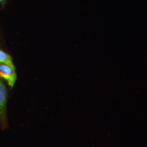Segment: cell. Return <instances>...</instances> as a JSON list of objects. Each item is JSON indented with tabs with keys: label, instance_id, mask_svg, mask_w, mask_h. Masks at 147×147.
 <instances>
[{
	"label": "cell",
	"instance_id": "2",
	"mask_svg": "<svg viewBox=\"0 0 147 147\" xmlns=\"http://www.w3.org/2000/svg\"><path fill=\"white\" fill-rule=\"evenodd\" d=\"M7 90L1 78H0V122L5 125L6 113Z\"/></svg>",
	"mask_w": 147,
	"mask_h": 147
},
{
	"label": "cell",
	"instance_id": "3",
	"mask_svg": "<svg viewBox=\"0 0 147 147\" xmlns=\"http://www.w3.org/2000/svg\"><path fill=\"white\" fill-rule=\"evenodd\" d=\"M0 63L7 64V65L12 66V67H14L11 57L8 53L3 52L1 50H0Z\"/></svg>",
	"mask_w": 147,
	"mask_h": 147
},
{
	"label": "cell",
	"instance_id": "1",
	"mask_svg": "<svg viewBox=\"0 0 147 147\" xmlns=\"http://www.w3.org/2000/svg\"><path fill=\"white\" fill-rule=\"evenodd\" d=\"M0 78L5 79L10 87H14L17 78L15 67L0 63Z\"/></svg>",
	"mask_w": 147,
	"mask_h": 147
},
{
	"label": "cell",
	"instance_id": "4",
	"mask_svg": "<svg viewBox=\"0 0 147 147\" xmlns=\"http://www.w3.org/2000/svg\"><path fill=\"white\" fill-rule=\"evenodd\" d=\"M3 1V0H0V2H1V1Z\"/></svg>",
	"mask_w": 147,
	"mask_h": 147
}]
</instances>
